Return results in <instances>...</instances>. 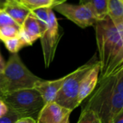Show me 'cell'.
Listing matches in <instances>:
<instances>
[{
    "label": "cell",
    "mask_w": 123,
    "mask_h": 123,
    "mask_svg": "<svg viewBox=\"0 0 123 123\" xmlns=\"http://www.w3.org/2000/svg\"><path fill=\"white\" fill-rule=\"evenodd\" d=\"M94 27L99 56V78H101L122 47L123 41V23L114 24L107 17L106 19L97 22Z\"/></svg>",
    "instance_id": "obj_1"
},
{
    "label": "cell",
    "mask_w": 123,
    "mask_h": 123,
    "mask_svg": "<svg viewBox=\"0 0 123 123\" xmlns=\"http://www.w3.org/2000/svg\"><path fill=\"white\" fill-rule=\"evenodd\" d=\"M2 74L6 94L18 90L34 88L41 80L28 69L18 54L10 55Z\"/></svg>",
    "instance_id": "obj_2"
},
{
    "label": "cell",
    "mask_w": 123,
    "mask_h": 123,
    "mask_svg": "<svg viewBox=\"0 0 123 123\" xmlns=\"http://www.w3.org/2000/svg\"><path fill=\"white\" fill-rule=\"evenodd\" d=\"M9 109L16 112L21 117L38 114L44 105L40 93L35 89H22L10 92L2 98Z\"/></svg>",
    "instance_id": "obj_3"
},
{
    "label": "cell",
    "mask_w": 123,
    "mask_h": 123,
    "mask_svg": "<svg viewBox=\"0 0 123 123\" xmlns=\"http://www.w3.org/2000/svg\"><path fill=\"white\" fill-rule=\"evenodd\" d=\"M86 104L93 110L101 123H113L114 120L123 112V94H93Z\"/></svg>",
    "instance_id": "obj_4"
},
{
    "label": "cell",
    "mask_w": 123,
    "mask_h": 123,
    "mask_svg": "<svg viewBox=\"0 0 123 123\" xmlns=\"http://www.w3.org/2000/svg\"><path fill=\"white\" fill-rule=\"evenodd\" d=\"M96 62H89L68 74V77L59 91L54 101L72 111L79 106L78 96L81 80L86 74L95 65Z\"/></svg>",
    "instance_id": "obj_5"
},
{
    "label": "cell",
    "mask_w": 123,
    "mask_h": 123,
    "mask_svg": "<svg viewBox=\"0 0 123 123\" xmlns=\"http://www.w3.org/2000/svg\"><path fill=\"white\" fill-rule=\"evenodd\" d=\"M52 9L82 28L94 26L98 22L92 10L86 5H73L65 2L55 5Z\"/></svg>",
    "instance_id": "obj_6"
},
{
    "label": "cell",
    "mask_w": 123,
    "mask_h": 123,
    "mask_svg": "<svg viewBox=\"0 0 123 123\" xmlns=\"http://www.w3.org/2000/svg\"><path fill=\"white\" fill-rule=\"evenodd\" d=\"M60 38L61 34L59 33V25L53 9H51L49 12V23L48 28L40 38L44 64L46 68L50 66L54 59V55Z\"/></svg>",
    "instance_id": "obj_7"
},
{
    "label": "cell",
    "mask_w": 123,
    "mask_h": 123,
    "mask_svg": "<svg viewBox=\"0 0 123 123\" xmlns=\"http://www.w3.org/2000/svg\"><path fill=\"white\" fill-rule=\"evenodd\" d=\"M72 111L60 106L55 101L45 104L39 111L37 123H62Z\"/></svg>",
    "instance_id": "obj_8"
},
{
    "label": "cell",
    "mask_w": 123,
    "mask_h": 123,
    "mask_svg": "<svg viewBox=\"0 0 123 123\" xmlns=\"http://www.w3.org/2000/svg\"><path fill=\"white\" fill-rule=\"evenodd\" d=\"M99 74L100 63L97 61L95 65L86 74L81 80L78 96V104L79 106L95 90L98 82Z\"/></svg>",
    "instance_id": "obj_9"
},
{
    "label": "cell",
    "mask_w": 123,
    "mask_h": 123,
    "mask_svg": "<svg viewBox=\"0 0 123 123\" xmlns=\"http://www.w3.org/2000/svg\"><path fill=\"white\" fill-rule=\"evenodd\" d=\"M67 77L68 75L54 80H45L41 79L36 84L34 88L41 96L44 104L54 101L59 91L64 84Z\"/></svg>",
    "instance_id": "obj_10"
},
{
    "label": "cell",
    "mask_w": 123,
    "mask_h": 123,
    "mask_svg": "<svg viewBox=\"0 0 123 123\" xmlns=\"http://www.w3.org/2000/svg\"><path fill=\"white\" fill-rule=\"evenodd\" d=\"M20 37L28 46L33 43L41 37V31L37 19L31 12L21 25Z\"/></svg>",
    "instance_id": "obj_11"
},
{
    "label": "cell",
    "mask_w": 123,
    "mask_h": 123,
    "mask_svg": "<svg viewBox=\"0 0 123 123\" xmlns=\"http://www.w3.org/2000/svg\"><path fill=\"white\" fill-rule=\"evenodd\" d=\"M123 94V71L119 73L106 78L102 80H98V84L92 93L93 94Z\"/></svg>",
    "instance_id": "obj_12"
},
{
    "label": "cell",
    "mask_w": 123,
    "mask_h": 123,
    "mask_svg": "<svg viewBox=\"0 0 123 123\" xmlns=\"http://www.w3.org/2000/svg\"><path fill=\"white\" fill-rule=\"evenodd\" d=\"M4 10L20 27L31 12L18 0H9Z\"/></svg>",
    "instance_id": "obj_13"
},
{
    "label": "cell",
    "mask_w": 123,
    "mask_h": 123,
    "mask_svg": "<svg viewBox=\"0 0 123 123\" xmlns=\"http://www.w3.org/2000/svg\"><path fill=\"white\" fill-rule=\"evenodd\" d=\"M80 4L89 6L98 21L108 17L107 0H80Z\"/></svg>",
    "instance_id": "obj_14"
},
{
    "label": "cell",
    "mask_w": 123,
    "mask_h": 123,
    "mask_svg": "<svg viewBox=\"0 0 123 123\" xmlns=\"http://www.w3.org/2000/svg\"><path fill=\"white\" fill-rule=\"evenodd\" d=\"M108 17L114 23H123V1L107 0Z\"/></svg>",
    "instance_id": "obj_15"
},
{
    "label": "cell",
    "mask_w": 123,
    "mask_h": 123,
    "mask_svg": "<svg viewBox=\"0 0 123 123\" xmlns=\"http://www.w3.org/2000/svg\"><path fill=\"white\" fill-rule=\"evenodd\" d=\"M122 71H123V41L119 51L118 52L117 56L114 58V59L111 61V62L110 63L108 69L106 70L103 77L99 78L98 80H102L106 78L114 76Z\"/></svg>",
    "instance_id": "obj_16"
},
{
    "label": "cell",
    "mask_w": 123,
    "mask_h": 123,
    "mask_svg": "<svg viewBox=\"0 0 123 123\" xmlns=\"http://www.w3.org/2000/svg\"><path fill=\"white\" fill-rule=\"evenodd\" d=\"M52 8L50 7H43L35 10L31 12L33 16L37 19L41 31V36L46 31L49 23V12Z\"/></svg>",
    "instance_id": "obj_17"
},
{
    "label": "cell",
    "mask_w": 123,
    "mask_h": 123,
    "mask_svg": "<svg viewBox=\"0 0 123 123\" xmlns=\"http://www.w3.org/2000/svg\"><path fill=\"white\" fill-rule=\"evenodd\" d=\"M18 1L31 12L43 7L53 8L54 6L53 0H18Z\"/></svg>",
    "instance_id": "obj_18"
},
{
    "label": "cell",
    "mask_w": 123,
    "mask_h": 123,
    "mask_svg": "<svg viewBox=\"0 0 123 123\" xmlns=\"http://www.w3.org/2000/svg\"><path fill=\"white\" fill-rule=\"evenodd\" d=\"M4 43L7 49L12 54H18L21 49L28 46L25 42L20 37V36L18 37L7 40L5 41Z\"/></svg>",
    "instance_id": "obj_19"
},
{
    "label": "cell",
    "mask_w": 123,
    "mask_h": 123,
    "mask_svg": "<svg viewBox=\"0 0 123 123\" xmlns=\"http://www.w3.org/2000/svg\"><path fill=\"white\" fill-rule=\"evenodd\" d=\"M77 123H101L95 112L91 109L83 106Z\"/></svg>",
    "instance_id": "obj_20"
},
{
    "label": "cell",
    "mask_w": 123,
    "mask_h": 123,
    "mask_svg": "<svg viewBox=\"0 0 123 123\" xmlns=\"http://www.w3.org/2000/svg\"><path fill=\"white\" fill-rule=\"evenodd\" d=\"M21 27L6 26L0 28V40L5 42L7 40L18 37Z\"/></svg>",
    "instance_id": "obj_21"
},
{
    "label": "cell",
    "mask_w": 123,
    "mask_h": 123,
    "mask_svg": "<svg viewBox=\"0 0 123 123\" xmlns=\"http://www.w3.org/2000/svg\"><path fill=\"white\" fill-rule=\"evenodd\" d=\"M6 26L20 27L6 12L0 9V28Z\"/></svg>",
    "instance_id": "obj_22"
},
{
    "label": "cell",
    "mask_w": 123,
    "mask_h": 123,
    "mask_svg": "<svg viewBox=\"0 0 123 123\" xmlns=\"http://www.w3.org/2000/svg\"><path fill=\"white\" fill-rule=\"evenodd\" d=\"M21 117L16 112L9 109V111L5 116L0 117V123H15Z\"/></svg>",
    "instance_id": "obj_23"
},
{
    "label": "cell",
    "mask_w": 123,
    "mask_h": 123,
    "mask_svg": "<svg viewBox=\"0 0 123 123\" xmlns=\"http://www.w3.org/2000/svg\"><path fill=\"white\" fill-rule=\"evenodd\" d=\"M5 95H6V92H5L4 76L2 73L0 72V99H2Z\"/></svg>",
    "instance_id": "obj_24"
},
{
    "label": "cell",
    "mask_w": 123,
    "mask_h": 123,
    "mask_svg": "<svg viewBox=\"0 0 123 123\" xmlns=\"http://www.w3.org/2000/svg\"><path fill=\"white\" fill-rule=\"evenodd\" d=\"M9 111V108L5 101L2 99H0V117L5 116Z\"/></svg>",
    "instance_id": "obj_25"
},
{
    "label": "cell",
    "mask_w": 123,
    "mask_h": 123,
    "mask_svg": "<svg viewBox=\"0 0 123 123\" xmlns=\"http://www.w3.org/2000/svg\"><path fill=\"white\" fill-rule=\"evenodd\" d=\"M15 123H37V122L36 119H35L33 117H27L20 118Z\"/></svg>",
    "instance_id": "obj_26"
},
{
    "label": "cell",
    "mask_w": 123,
    "mask_h": 123,
    "mask_svg": "<svg viewBox=\"0 0 123 123\" xmlns=\"http://www.w3.org/2000/svg\"><path fill=\"white\" fill-rule=\"evenodd\" d=\"M5 65H6V63L4 60V58L2 56L1 53H0V72L1 73H3L5 68Z\"/></svg>",
    "instance_id": "obj_27"
},
{
    "label": "cell",
    "mask_w": 123,
    "mask_h": 123,
    "mask_svg": "<svg viewBox=\"0 0 123 123\" xmlns=\"http://www.w3.org/2000/svg\"><path fill=\"white\" fill-rule=\"evenodd\" d=\"M113 123H123V112H122L113 122Z\"/></svg>",
    "instance_id": "obj_28"
},
{
    "label": "cell",
    "mask_w": 123,
    "mask_h": 123,
    "mask_svg": "<svg viewBox=\"0 0 123 123\" xmlns=\"http://www.w3.org/2000/svg\"><path fill=\"white\" fill-rule=\"evenodd\" d=\"M9 0H0V9L4 10Z\"/></svg>",
    "instance_id": "obj_29"
},
{
    "label": "cell",
    "mask_w": 123,
    "mask_h": 123,
    "mask_svg": "<svg viewBox=\"0 0 123 123\" xmlns=\"http://www.w3.org/2000/svg\"><path fill=\"white\" fill-rule=\"evenodd\" d=\"M53 1H54V6H55V5H59V4L65 3L67 0H53Z\"/></svg>",
    "instance_id": "obj_30"
},
{
    "label": "cell",
    "mask_w": 123,
    "mask_h": 123,
    "mask_svg": "<svg viewBox=\"0 0 123 123\" xmlns=\"http://www.w3.org/2000/svg\"><path fill=\"white\" fill-rule=\"evenodd\" d=\"M70 115H68L65 117V119L63 120V122H62V123H70Z\"/></svg>",
    "instance_id": "obj_31"
},
{
    "label": "cell",
    "mask_w": 123,
    "mask_h": 123,
    "mask_svg": "<svg viewBox=\"0 0 123 123\" xmlns=\"http://www.w3.org/2000/svg\"><path fill=\"white\" fill-rule=\"evenodd\" d=\"M122 1H123V0H122Z\"/></svg>",
    "instance_id": "obj_32"
}]
</instances>
